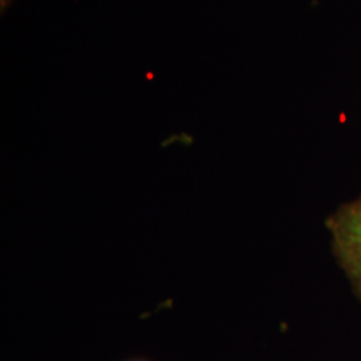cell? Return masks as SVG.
Wrapping results in <instances>:
<instances>
[{"mask_svg":"<svg viewBox=\"0 0 361 361\" xmlns=\"http://www.w3.org/2000/svg\"><path fill=\"white\" fill-rule=\"evenodd\" d=\"M326 229L336 259L361 301V194L336 209L326 219Z\"/></svg>","mask_w":361,"mask_h":361,"instance_id":"obj_1","label":"cell"},{"mask_svg":"<svg viewBox=\"0 0 361 361\" xmlns=\"http://www.w3.org/2000/svg\"><path fill=\"white\" fill-rule=\"evenodd\" d=\"M15 0H0V13L4 15V13L10 8V6L13 4Z\"/></svg>","mask_w":361,"mask_h":361,"instance_id":"obj_2","label":"cell"}]
</instances>
